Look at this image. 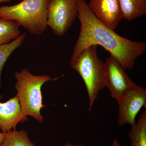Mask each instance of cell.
<instances>
[{
	"label": "cell",
	"mask_w": 146,
	"mask_h": 146,
	"mask_svg": "<svg viewBox=\"0 0 146 146\" xmlns=\"http://www.w3.org/2000/svg\"><path fill=\"white\" fill-rule=\"evenodd\" d=\"M51 0H23L17 4L0 7V18L16 21L32 35H41L48 27Z\"/></svg>",
	"instance_id": "cell-2"
},
{
	"label": "cell",
	"mask_w": 146,
	"mask_h": 146,
	"mask_svg": "<svg viewBox=\"0 0 146 146\" xmlns=\"http://www.w3.org/2000/svg\"><path fill=\"white\" fill-rule=\"evenodd\" d=\"M78 15L77 0H51L48 8V26L56 35L63 36Z\"/></svg>",
	"instance_id": "cell-5"
},
{
	"label": "cell",
	"mask_w": 146,
	"mask_h": 146,
	"mask_svg": "<svg viewBox=\"0 0 146 146\" xmlns=\"http://www.w3.org/2000/svg\"><path fill=\"white\" fill-rule=\"evenodd\" d=\"M119 106L118 124L123 126L135 124L137 114L143 107H146V90L136 85L126 91L117 100Z\"/></svg>",
	"instance_id": "cell-6"
},
{
	"label": "cell",
	"mask_w": 146,
	"mask_h": 146,
	"mask_svg": "<svg viewBox=\"0 0 146 146\" xmlns=\"http://www.w3.org/2000/svg\"><path fill=\"white\" fill-rule=\"evenodd\" d=\"M61 146H83L82 145H74L70 142H68Z\"/></svg>",
	"instance_id": "cell-17"
},
{
	"label": "cell",
	"mask_w": 146,
	"mask_h": 146,
	"mask_svg": "<svg viewBox=\"0 0 146 146\" xmlns=\"http://www.w3.org/2000/svg\"><path fill=\"white\" fill-rule=\"evenodd\" d=\"M20 25L15 21L0 18V45L8 44L20 36Z\"/></svg>",
	"instance_id": "cell-12"
},
{
	"label": "cell",
	"mask_w": 146,
	"mask_h": 146,
	"mask_svg": "<svg viewBox=\"0 0 146 146\" xmlns=\"http://www.w3.org/2000/svg\"><path fill=\"white\" fill-rule=\"evenodd\" d=\"M11 0H0V3H8Z\"/></svg>",
	"instance_id": "cell-18"
},
{
	"label": "cell",
	"mask_w": 146,
	"mask_h": 146,
	"mask_svg": "<svg viewBox=\"0 0 146 146\" xmlns=\"http://www.w3.org/2000/svg\"><path fill=\"white\" fill-rule=\"evenodd\" d=\"M106 86L112 98L117 100L126 91L136 86L121 63L115 57L108 56L104 62Z\"/></svg>",
	"instance_id": "cell-7"
},
{
	"label": "cell",
	"mask_w": 146,
	"mask_h": 146,
	"mask_svg": "<svg viewBox=\"0 0 146 146\" xmlns=\"http://www.w3.org/2000/svg\"><path fill=\"white\" fill-rule=\"evenodd\" d=\"M88 5L95 16L113 30L123 19L119 0H91Z\"/></svg>",
	"instance_id": "cell-8"
},
{
	"label": "cell",
	"mask_w": 146,
	"mask_h": 146,
	"mask_svg": "<svg viewBox=\"0 0 146 146\" xmlns=\"http://www.w3.org/2000/svg\"><path fill=\"white\" fill-rule=\"evenodd\" d=\"M26 36V33H24L10 43L0 45V88L2 86L1 75L4 66L14 51L23 45Z\"/></svg>",
	"instance_id": "cell-13"
},
{
	"label": "cell",
	"mask_w": 146,
	"mask_h": 146,
	"mask_svg": "<svg viewBox=\"0 0 146 146\" xmlns=\"http://www.w3.org/2000/svg\"><path fill=\"white\" fill-rule=\"evenodd\" d=\"M97 46L92 45L84 50L72 68L80 75L85 83L89 97V111L100 91L106 87L104 62L98 56Z\"/></svg>",
	"instance_id": "cell-4"
},
{
	"label": "cell",
	"mask_w": 146,
	"mask_h": 146,
	"mask_svg": "<svg viewBox=\"0 0 146 146\" xmlns=\"http://www.w3.org/2000/svg\"><path fill=\"white\" fill-rule=\"evenodd\" d=\"M6 137V133L3 132H0V146L2 144L4 141Z\"/></svg>",
	"instance_id": "cell-15"
},
{
	"label": "cell",
	"mask_w": 146,
	"mask_h": 146,
	"mask_svg": "<svg viewBox=\"0 0 146 146\" xmlns=\"http://www.w3.org/2000/svg\"><path fill=\"white\" fill-rule=\"evenodd\" d=\"M123 18L132 21L146 14V0H119Z\"/></svg>",
	"instance_id": "cell-10"
},
{
	"label": "cell",
	"mask_w": 146,
	"mask_h": 146,
	"mask_svg": "<svg viewBox=\"0 0 146 146\" xmlns=\"http://www.w3.org/2000/svg\"><path fill=\"white\" fill-rule=\"evenodd\" d=\"M128 133L131 146H146V110L143 112L138 122L131 126Z\"/></svg>",
	"instance_id": "cell-11"
},
{
	"label": "cell",
	"mask_w": 146,
	"mask_h": 146,
	"mask_svg": "<svg viewBox=\"0 0 146 146\" xmlns=\"http://www.w3.org/2000/svg\"><path fill=\"white\" fill-rule=\"evenodd\" d=\"M3 97L0 95V129L3 133H7L16 130L18 123L25 122L28 119L22 111L17 96L2 103L1 100Z\"/></svg>",
	"instance_id": "cell-9"
},
{
	"label": "cell",
	"mask_w": 146,
	"mask_h": 146,
	"mask_svg": "<svg viewBox=\"0 0 146 146\" xmlns=\"http://www.w3.org/2000/svg\"><path fill=\"white\" fill-rule=\"evenodd\" d=\"M15 88L22 111L25 116H30L40 123L44 118L41 110L46 107L43 104L41 89L42 85L50 80L56 81L60 77L52 78L47 75L35 76L27 68L15 74Z\"/></svg>",
	"instance_id": "cell-3"
},
{
	"label": "cell",
	"mask_w": 146,
	"mask_h": 146,
	"mask_svg": "<svg viewBox=\"0 0 146 146\" xmlns=\"http://www.w3.org/2000/svg\"><path fill=\"white\" fill-rule=\"evenodd\" d=\"M77 17L81 27L70 60V67L72 68L87 47L99 45L109 52L125 70H132L136 59L145 52L146 43L131 41L117 34L95 16L85 0H77Z\"/></svg>",
	"instance_id": "cell-1"
},
{
	"label": "cell",
	"mask_w": 146,
	"mask_h": 146,
	"mask_svg": "<svg viewBox=\"0 0 146 146\" xmlns=\"http://www.w3.org/2000/svg\"><path fill=\"white\" fill-rule=\"evenodd\" d=\"M111 146H123L118 141L117 138H115L112 141V143L111 144Z\"/></svg>",
	"instance_id": "cell-16"
},
{
	"label": "cell",
	"mask_w": 146,
	"mask_h": 146,
	"mask_svg": "<svg viewBox=\"0 0 146 146\" xmlns=\"http://www.w3.org/2000/svg\"><path fill=\"white\" fill-rule=\"evenodd\" d=\"M1 146H36L30 140L27 132L24 129L11 130L6 133Z\"/></svg>",
	"instance_id": "cell-14"
}]
</instances>
